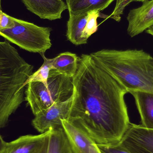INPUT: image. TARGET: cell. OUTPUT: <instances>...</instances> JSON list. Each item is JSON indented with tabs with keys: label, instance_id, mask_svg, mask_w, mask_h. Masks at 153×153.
I'll return each mask as SVG.
<instances>
[{
	"label": "cell",
	"instance_id": "1",
	"mask_svg": "<svg viewBox=\"0 0 153 153\" xmlns=\"http://www.w3.org/2000/svg\"><path fill=\"white\" fill-rule=\"evenodd\" d=\"M73 83V99L67 120L97 144L118 143L130 124L124 98L127 91L91 55L79 57Z\"/></svg>",
	"mask_w": 153,
	"mask_h": 153
},
{
	"label": "cell",
	"instance_id": "2",
	"mask_svg": "<svg viewBox=\"0 0 153 153\" xmlns=\"http://www.w3.org/2000/svg\"><path fill=\"white\" fill-rule=\"evenodd\" d=\"M90 55L128 92L153 93V57L143 50L102 49Z\"/></svg>",
	"mask_w": 153,
	"mask_h": 153
},
{
	"label": "cell",
	"instance_id": "3",
	"mask_svg": "<svg viewBox=\"0 0 153 153\" xmlns=\"http://www.w3.org/2000/svg\"><path fill=\"white\" fill-rule=\"evenodd\" d=\"M33 68L8 41H0V128L25 100L24 84Z\"/></svg>",
	"mask_w": 153,
	"mask_h": 153
},
{
	"label": "cell",
	"instance_id": "4",
	"mask_svg": "<svg viewBox=\"0 0 153 153\" xmlns=\"http://www.w3.org/2000/svg\"><path fill=\"white\" fill-rule=\"evenodd\" d=\"M25 91V100L32 113L36 115L55 103L64 102L73 95V77L50 71L47 85L39 82L29 83Z\"/></svg>",
	"mask_w": 153,
	"mask_h": 153
},
{
	"label": "cell",
	"instance_id": "5",
	"mask_svg": "<svg viewBox=\"0 0 153 153\" xmlns=\"http://www.w3.org/2000/svg\"><path fill=\"white\" fill-rule=\"evenodd\" d=\"M14 26L0 30V36L28 52L45 53L52 44L51 28L39 27L31 22L13 18Z\"/></svg>",
	"mask_w": 153,
	"mask_h": 153
},
{
	"label": "cell",
	"instance_id": "6",
	"mask_svg": "<svg viewBox=\"0 0 153 153\" xmlns=\"http://www.w3.org/2000/svg\"><path fill=\"white\" fill-rule=\"evenodd\" d=\"M73 97L62 102L54 103L51 107L35 115L32 125L40 134L52 129L63 128L62 121L68 120Z\"/></svg>",
	"mask_w": 153,
	"mask_h": 153
},
{
	"label": "cell",
	"instance_id": "7",
	"mask_svg": "<svg viewBox=\"0 0 153 153\" xmlns=\"http://www.w3.org/2000/svg\"><path fill=\"white\" fill-rule=\"evenodd\" d=\"M117 143L130 153H153V129L130 123Z\"/></svg>",
	"mask_w": 153,
	"mask_h": 153
},
{
	"label": "cell",
	"instance_id": "8",
	"mask_svg": "<svg viewBox=\"0 0 153 153\" xmlns=\"http://www.w3.org/2000/svg\"><path fill=\"white\" fill-rule=\"evenodd\" d=\"M63 127L73 153H101L98 144L86 133L67 120Z\"/></svg>",
	"mask_w": 153,
	"mask_h": 153
},
{
	"label": "cell",
	"instance_id": "9",
	"mask_svg": "<svg viewBox=\"0 0 153 153\" xmlns=\"http://www.w3.org/2000/svg\"><path fill=\"white\" fill-rule=\"evenodd\" d=\"M127 32L131 37L153 26V0H146L140 7L130 10L128 14Z\"/></svg>",
	"mask_w": 153,
	"mask_h": 153
},
{
	"label": "cell",
	"instance_id": "10",
	"mask_svg": "<svg viewBox=\"0 0 153 153\" xmlns=\"http://www.w3.org/2000/svg\"><path fill=\"white\" fill-rule=\"evenodd\" d=\"M30 11L44 19L54 20L62 18L68 9L63 0H22Z\"/></svg>",
	"mask_w": 153,
	"mask_h": 153
},
{
	"label": "cell",
	"instance_id": "11",
	"mask_svg": "<svg viewBox=\"0 0 153 153\" xmlns=\"http://www.w3.org/2000/svg\"><path fill=\"white\" fill-rule=\"evenodd\" d=\"M50 133L49 130L40 134L20 137L7 143L4 153H38L47 144Z\"/></svg>",
	"mask_w": 153,
	"mask_h": 153
},
{
	"label": "cell",
	"instance_id": "12",
	"mask_svg": "<svg viewBox=\"0 0 153 153\" xmlns=\"http://www.w3.org/2000/svg\"><path fill=\"white\" fill-rule=\"evenodd\" d=\"M129 93L135 100L141 117V125L146 128L153 129V93L132 91Z\"/></svg>",
	"mask_w": 153,
	"mask_h": 153
},
{
	"label": "cell",
	"instance_id": "13",
	"mask_svg": "<svg viewBox=\"0 0 153 153\" xmlns=\"http://www.w3.org/2000/svg\"><path fill=\"white\" fill-rule=\"evenodd\" d=\"M89 13L76 15H69L67 22L66 37L68 40L75 45L87 44L84 31L86 26Z\"/></svg>",
	"mask_w": 153,
	"mask_h": 153
},
{
	"label": "cell",
	"instance_id": "14",
	"mask_svg": "<svg viewBox=\"0 0 153 153\" xmlns=\"http://www.w3.org/2000/svg\"><path fill=\"white\" fill-rule=\"evenodd\" d=\"M115 0H66L69 15L103 10Z\"/></svg>",
	"mask_w": 153,
	"mask_h": 153
},
{
	"label": "cell",
	"instance_id": "15",
	"mask_svg": "<svg viewBox=\"0 0 153 153\" xmlns=\"http://www.w3.org/2000/svg\"><path fill=\"white\" fill-rule=\"evenodd\" d=\"M78 58L76 54L70 52L62 53L52 58L53 70L59 74L73 77L77 71Z\"/></svg>",
	"mask_w": 153,
	"mask_h": 153
},
{
	"label": "cell",
	"instance_id": "16",
	"mask_svg": "<svg viewBox=\"0 0 153 153\" xmlns=\"http://www.w3.org/2000/svg\"><path fill=\"white\" fill-rule=\"evenodd\" d=\"M50 130L47 153H73L63 127Z\"/></svg>",
	"mask_w": 153,
	"mask_h": 153
},
{
	"label": "cell",
	"instance_id": "17",
	"mask_svg": "<svg viewBox=\"0 0 153 153\" xmlns=\"http://www.w3.org/2000/svg\"><path fill=\"white\" fill-rule=\"evenodd\" d=\"M44 58V62L42 66L36 72L33 73L24 84L26 86L29 83L33 82H39L43 83L45 85H47L48 80L49 77L50 71L53 70L52 59H49L46 57L44 54H41Z\"/></svg>",
	"mask_w": 153,
	"mask_h": 153
},
{
	"label": "cell",
	"instance_id": "18",
	"mask_svg": "<svg viewBox=\"0 0 153 153\" xmlns=\"http://www.w3.org/2000/svg\"><path fill=\"white\" fill-rule=\"evenodd\" d=\"M98 17L103 18V16L101 15L100 12L98 11H93L89 13V16L84 31V36L86 40H88L89 38L98 30L97 20Z\"/></svg>",
	"mask_w": 153,
	"mask_h": 153
},
{
	"label": "cell",
	"instance_id": "19",
	"mask_svg": "<svg viewBox=\"0 0 153 153\" xmlns=\"http://www.w3.org/2000/svg\"><path fill=\"white\" fill-rule=\"evenodd\" d=\"M146 0H117L116 7L113 12L111 13L108 18H111L116 20L120 22L121 19V15H122L124 9L126 6L133 1L144 2Z\"/></svg>",
	"mask_w": 153,
	"mask_h": 153
},
{
	"label": "cell",
	"instance_id": "20",
	"mask_svg": "<svg viewBox=\"0 0 153 153\" xmlns=\"http://www.w3.org/2000/svg\"><path fill=\"white\" fill-rule=\"evenodd\" d=\"M98 147L101 153H130L121 147L118 143L99 145Z\"/></svg>",
	"mask_w": 153,
	"mask_h": 153
},
{
	"label": "cell",
	"instance_id": "21",
	"mask_svg": "<svg viewBox=\"0 0 153 153\" xmlns=\"http://www.w3.org/2000/svg\"><path fill=\"white\" fill-rule=\"evenodd\" d=\"M13 18L4 13L0 9V30L13 27L14 26Z\"/></svg>",
	"mask_w": 153,
	"mask_h": 153
},
{
	"label": "cell",
	"instance_id": "22",
	"mask_svg": "<svg viewBox=\"0 0 153 153\" xmlns=\"http://www.w3.org/2000/svg\"><path fill=\"white\" fill-rule=\"evenodd\" d=\"M7 143V142H5L4 140L0 134V153H4L5 149H6Z\"/></svg>",
	"mask_w": 153,
	"mask_h": 153
},
{
	"label": "cell",
	"instance_id": "23",
	"mask_svg": "<svg viewBox=\"0 0 153 153\" xmlns=\"http://www.w3.org/2000/svg\"><path fill=\"white\" fill-rule=\"evenodd\" d=\"M146 31V33L152 35L153 36V26L147 29Z\"/></svg>",
	"mask_w": 153,
	"mask_h": 153
},
{
	"label": "cell",
	"instance_id": "24",
	"mask_svg": "<svg viewBox=\"0 0 153 153\" xmlns=\"http://www.w3.org/2000/svg\"><path fill=\"white\" fill-rule=\"evenodd\" d=\"M48 144V143L45 146V147L38 153H47Z\"/></svg>",
	"mask_w": 153,
	"mask_h": 153
},
{
	"label": "cell",
	"instance_id": "25",
	"mask_svg": "<svg viewBox=\"0 0 153 153\" xmlns=\"http://www.w3.org/2000/svg\"><path fill=\"white\" fill-rule=\"evenodd\" d=\"M0 9L1 10V0H0Z\"/></svg>",
	"mask_w": 153,
	"mask_h": 153
}]
</instances>
